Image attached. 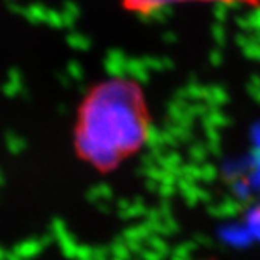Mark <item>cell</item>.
I'll return each instance as SVG.
<instances>
[{
    "instance_id": "obj_2",
    "label": "cell",
    "mask_w": 260,
    "mask_h": 260,
    "mask_svg": "<svg viewBox=\"0 0 260 260\" xmlns=\"http://www.w3.org/2000/svg\"><path fill=\"white\" fill-rule=\"evenodd\" d=\"M121 2L128 11H135V13H151L163 7L174 5V4H185V2H221V4H240L248 7L260 5V0H121Z\"/></svg>"
},
{
    "instance_id": "obj_1",
    "label": "cell",
    "mask_w": 260,
    "mask_h": 260,
    "mask_svg": "<svg viewBox=\"0 0 260 260\" xmlns=\"http://www.w3.org/2000/svg\"><path fill=\"white\" fill-rule=\"evenodd\" d=\"M86 111H91L92 155L104 165H115L144 143L149 116L138 85L111 80L98 86L86 104Z\"/></svg>"
}]
</instances>
